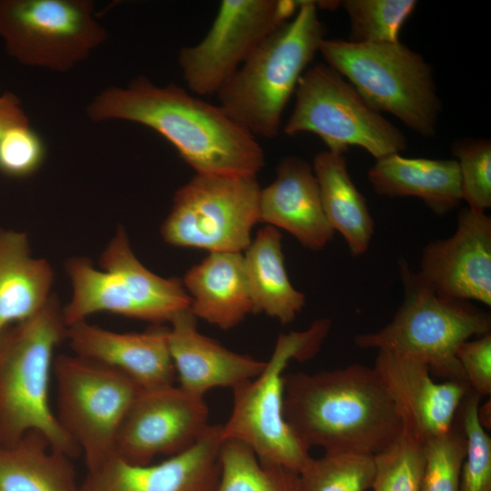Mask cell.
Returning <instances> with one entry per match:
<instances>
[{
    "label": "cell",
    "mask_w": 491,
    "mask_h": 491,
    "mask_svg": "<svg viewBox=\"0 0 491 491\" xmlns=\"http://www.w3.org/2000/svg\"><path fill=\"white\" fill-rule=\"evenodd\" d=\"M373 491H422L424 440L406 425L399 436L374 456Z\"/></svg>",
    "instance_id": "obj_30"
},
{
    "label": "cell",
    "mask_w": 491,
    "mask_h": 491,
    "mask_svg": "<svg viewBox=\"0 0 491 491\" xmlns=\"http://www.w3.org/2000/svg\"><path fill=\"white\" fill-rule=\"evenodd\" d=\"M300 0H223L204 38L178 65L192 93L216 95L255 50L296 13Z\"/></svg>",
    "instance_id": "obj_13"
},
{
    "label": "cell",
    "mask_w": 491,
    "mask_h": 491,
    "mask_svg": "<svg viewBox=\"0 0 491 491\" xmlns=\"http://www.w3.org/2000/svg\"><path fill=\"white\" fill-rule=\"evenodd\" d=\"M41 136L29 124L9 129L0 139V173L24 178L35 173L45 158Z\"/></svg>",
    "instance_id": "obj_34"
},
{
    "label": "cell",
    "mask_w": 491,
    "mask_h": 491,
    "mask_svg": "<svg viewBox=\"0 0 491 491\" xmlns=\"http://www.w3.org/2000/svg\"><path fill=\"white\" fill-rule=\"evenodd\" d=\"M326 27L316 1L271 34L216 94L218 105L254 136L273 139L298 81L319 51Z\"/></svg>",
    "instance_id": "obj_4"
},
{
    "label": "cell",
    "mask_w": 491,
    "mask_h": 491,
    "mask_svg": "<svg viewBox=\"0 0 491 491\" xmlns=\"http://www.w3.org/2000/svg\"><path fill=\"white\" fill-rule=\"evenodd\" d=\"M29 124L19 98L11 92L0 95V139L12 127Z\"/></svg>",
    "instance_id": "obj_36"
},
{
    "label": "cell",
    "mask_w": 491,
    "mask_h": 491,
    "mask_svg": "<svg viewBox=\"0 0 491 491\" xmlns=\"http://www.w3.org/2000/svg\"><path fill=\"white\" fill-rule=\"evenodd\" d=\"M456 357L471 390L482 396L491 394V332L462 343Z\"/></svg>",
    "instance_id": "obj_35"
},
{
    "label": "cell",
    "mask_w": 491,
    "mask_h": 491,
    "mask_svg": "<svg viewBox=\"0 0 491 491\" xmlns=\"http://www.w3.org/2000/svg\"><path fill=\"white\" fill-rule=\"evenodd\" d=\"M53 370L56 417L88 471L95 469L115 455L120 426L142 388L119 370L77 355L57 356Z\"/></svg>",
    "instance_id": "obj_11"
},
{
    "label": "cell",
    "mask_w": 491,
    "mask_h": 491,
    "mask_svg": "<svg viewBox=\"0 0 491 491\" xmlns=\"http://www.w3.org/2000/svg\"><path fill=\"white\" fill-rule=\"evenodd\" d=\"M318 53L376 110L422 136L436 135L442 103L433 67L422 55L400 41L356 44L326 38Z\"/></svg>",
    "instance_id": "obj_7"
},
{
    "label": "cell",
    "mask_w": 491,
    "mask_h": 491,
    "mask_svg": "<svg viewBox=\"0 0 491 491\" xmlns=\"http://www.w3.org/2000/svg\"><path fill=\"white\" fill-rule=\"evenodd\" d=\"M224 443L210 425L189 448L157 464L135 465L115 455L89 470L81 491H215Z\"/></svg>",
    "instance_id": "obj_16"
},
{
    "label": "cell",
    "mask_w": 491,
    "mask_h": 491,
    "mask_svg": "<svg viewBox=\"0 0 491 491\" xmlns=\"http://www.w3.org/2000/svg\"><path fill=\"white\" fill-rule=\"evenodd\" d=\"M100 264L104 271L83 258L67 262L73 286L72 298L63 310L67 326L100 312L161 325L190 308L183 282L148 270L133 253L123 228L102 254Z\"/></svg>",
    "instance_id": "obj_8"
},
{
    "label": "cell",
    "mask_w": 491,
    "mask_h": 491,
    "mask_svg": "<svg viewBox=\"0 0 491 491\" xmlns=\"http://www.w3.org/2000/svg\"><path fill=\"white\" fill-rule=\"evenodd\" d=\"M95 122L125 120L165 137L199 175H256L265 155L256 136L218 105L169 84L157 86L145 76L126 87L112 86L88 105Z\"/></svg>",
    "instance_id": "obj_1"
},
{
    "label": "cell",
    "mask_w": 491,
    "mask_h": 491,
    "mask_svg": "<svg viewBox=\"0 0 491 491\" xmlns=\"http://www.w3.org/2000/svg\"><path fill=\"white\" fill-rule=\"evenodd\" d=\"M399 272L400 307L381 329L356 336V346L416 359L445 381L467 383L456 352L465 341L491 332L490 315L471 302L439 296L404 259Z\"/></svg>",
    "instance_id": "obj_5"
},
{
    "label": "cell",
    "mask_w": 491,
    "mask_h": 491,
    "mask_svg": "<svg viewBox=\"0 0 491 491\" xmlns=\"http://www.w3.org/2000/svg\"><path fill=\"white\" fill-rule=\"evenodd\" d=\"M0 37L10 56L65 72L106 39L87 0H0Z\"/></svg>",
    "instance_id": "obj_12"
},
{
    "label": "cell",
    "mask_w": 491,
    "mask_h": 491,
    "mask_svg": "<svg viewBox=\"0 0 491 491\" xmlns=\"http://www.w3.org/2000/svg\"><path fill=\"white\" fill-rule=\"evenodd\" d=\"M196 321L187 309L178 313L168 327L169 350L180 388L204 397L215 387L233 389L264 370L266 361L225 348L202 335Z\"/></svg>",
    "instance_id": "obj_19"
},
{
    "label": "cell",
    "mask_w": 491,
    "mask_h": 491,
    "mask_svg": "<svg viewBox=\"0 0 491 491\" xmlns=\"http://www.w3.org/2000/svg\"><path fill=\"white\" fill-rule=\"evenodd\" d=\"M330 328L331 321L321 318L306 330L279 335L264 370L233 388V408L222 426L224 441L244 444L263 463L301 472L312 456L285 418L284 371L292 360L316 356Z\"/></svg>",
    "instance_id": "obj_6"
},
{
    "label": "cell",
    "mask_w": 491,
    "mask_h": 491,
    "mask_svg": "<svg viewBox=\"0 0 491 491\" xmlns=\"http://www.w3.org/2000/svg\"><path fill=\"white\" fill-rule=\"evenodd\" d=\"M452 151L460 172L462 200L467 203L468 208L486 212L491 206L490 140H457Z\"/></svg>",
    "instance_id": "obj_33"
},
{
    "label": "cell",
    "mask_w": 491,
    "mask_h": 491,
    "mask_svg": "<svg viewBox=\"0 0 491 491\" xmlns=\"http://www.w3.org/2000/svg\"><path fill=\"white\" fill-rule=\"evenodd\" d=\"M340 5L349 22V42L384 44L399 42L405 22L416 8V0H345Z\"/></svg>",
    "instance_id": "obj_29"
},
{
    "label": "cell",
    "mask_w": 491,
    "mask_h": 491,
    "mask_svg": "<svg viewBox=\"0 0 491 491\" xmlns=\"http://www.w3.org/2000/svg\"><path fill=\"white\" fill-rule=\"evenodd\" d=\"M53 278L48 262L31 256L26 234L0 229V335L45 306Z\"/></svg>",
    "instance_id": "obj_23"
},
{
    "label": "cell",
    "mask_w": 491,
    "mask_h": 491,
    "mask_svg": "<svg viewBox=\"0 0 491 491\" xmlns=\"http://www.w3.org/2000/svg\"><path fill=\"white\" fill-rule=\"evenodd\" d=\"M284 415L309 449L375 456L404 429V419L374 367L285 376Z\"/></svg>",
    "instance_id": "obj_2"
},
{
    "label": "cell",
    "mask_w": 491,
    "mask_h": 491,
    "mask_svg": "<svg viewBox=\"0 0 491 491\" xmlns=\"http://www.w3.org/2000/svg\"><path fill=\"white\" fill-rule=\"evenodd\" d=\"M480 402L470 390L457 413L466 439L459 491H491V438L478 416Z\"/></svg>",
    "instance_id": "obj_31"
},
{
    "label": "cell",
    "mask_w": 491,
    "mask_h": 491,
    "mask_svg": "<svg viewBox=\"0 0 491 491\" xmlns=\"http://www.w3.org/2000/svg\"><path fill=\"white\" fill-rule=\"evenodd\" d=\"M261 188L256 175L195 174L175 193L163 239L209 253L246 251L259 222Z\"/></svg>",
    "instance_id": "obj_10"
},
{
    "label": "cell",
    "mask_w": 491,
    "mask_h": 491,
    "mask_svg": "<svg viewBox=\"0 0 491 491\" xmlns=\"http://www.w3.org/2000/svg\"><path fill=\"white\" fill-rule=\"evenodd\" d=\"M326 219L346 240L350 254H365L372 241L375 223L365 196L354 184L344 154L318 153L312 165Z\"/></svg>",
    "instance_id": "obj_25"
},
{
    "label": "cell",
    "mask_w": 491,
    "mask_h": 491,
    "mask_svg": "<svg viewBox=\"0 0 491 491\" xmlns=\"http://www.w3.org/2000/svg\"><path fill=\"white\" fill-rule=\"evenodd\" d=\"M66 330L63 310L51 296L38 313L0 335L1 445L35 431L70 458L81 453L49 403L54 353L66 339Z\"/></svg>",
    "instance_id": "obj_3"
},
{
    "label": "cell",
    "mask_w": 491,
    "mask_h": 491,
    "mask_svg": "<svg viewBox=\"0 0 491 491\" xmlns=\"http://www.w3.org/2000/svg\"><path fill=\"white\" fill-rule=\"evenodd\" d=\"M215 491H300L298 473L261 462L242 443L224 441Z\"/></svg>",
    "instance_id": "obj_27"
},
{
    "label": "cell",
    "mask_w": 491,
    "mask_h": 491,
    "mask_svg": "<svg viewBox=\"0 0 491 491\" xmlns=\"http://www.w3.org/2000/svg\"><path fill=\"white\" fill-rule=\"evenodd\" d=\"M375 476L374 456L325 452L298 474L300 491H366Z\"/></svg>",
    "instance_id": "obj_28"
},
{
    "label": "cell",
    "mask_w": 491,
    "mask_h": 491,
    "mask_svg": "<svg viewBox=\"0 0 491 491\" xmlns=\"http://www.w3.org/2000/svg\"><path fill=\"white\" fill-rule=\"evenodd\" d=\"M374 369L398 407L404 424L424 441L449 432L471 390L466 382L436 383L422 362L377 351Z\"/></svg>",
    "instance_id": "obj_17"
},
{
    "label": "cell",
    "mask_w": 491,
    "mask_h": 491,
    "mask_svg": "<svg viewBox=\"0 0 491 491\" xmlns=\"http://www.w3.org/2000/svg\"><path fill=\"white\" fill-rule=\"evenodd\" d=\"M418 276L439 296L491 306V218L460 211L454 234L423 249Z\"/></svg>",
    "instance_id": "obj_15"
},
{
    "label": "cell",
    "mask_w": 491,
    "mask_h": 491,
    "mask_svg": "<svg viewBox=\"0 0 491 491\" xmlns=\"http://www.w3.org/2000/svg\"><path fill=\"white\" fill-rule=\"evenodd\" d=\"M182 282L191 299V313L223 330L253 313L242 253H209Z\"/></svg>",
    "instance_id": "obj_21"
},
{
    "label": "cell",
    "mask_w": 491,
    "mask_h": 491,
    "mask_svg": "<svg viewBox=\"0 0 491 491\" xmlns=\"http://www.w3.org/2000/svg\"><path fill=\"white\" fill-rule=\"evenodd\" d=\"M208 417L204 397L179 386L142 389L120 426L115 455L145 465L157 455L178 454L203 436L210 426Z\"/></svg>",
    "instance_id": "obj_14"
},
{
    "label": "cell",
    "mask_w": 491,
    "mask_h": 491,
    "mask_svg": "<svg viewBox=\"0 0 491 491\" xmlns=\"http://www.w3.org/2000/svg\"><path fill=\"white\" fill-rule=\"evenodd\" d=\"M0 491H81V486L70 457L31 431L13 444H0Z\"/></svg>",
    "instance_id": "obj_26"
},
{
    "label": "cell",
    "mask_w": 491,
    "mask_h": 491,
    "mask_svg": "<svg viewBox=\"0 0 491 491\" xmlns=\"http://www.w3.org/2000/svg\"><path fill=\"white\" fill-rule=\"evenodd\" d=\"M422 491H459L466 439L457 416L452 429L424 441Z\"/></svg>",
    "instance_id": "obj_32"
},
{
    "label": "cell",
    "mask_w": 491,
    "mask_h": 491,
    "mask_svg": "<svg viewBox=\"0 0 491 491\" xmlns=\"http://www.w3.org/2000/svg\"><path fill=\"white\" fill-rule=\"evenodd\" d=\"M294 95V108L283 128L287 135L311 133L330 152L345 154L349 146H359L376 160L406 148L404 133L326 63L307 67Z\"/></svg>",
    "instance_id": "obj_9"
},
{
    "label": "cell",
    "mask_w": 491,
    "mask_h": 491,
    "mask_svg": "<svg viewBox=\"0 0 491 491\" xmlns=\"http://www.w3.org/2000/svg\"><path fill=\"white\" fill-rule=\"evenodd\" d=\"M244 266L253 313L286 325L306 305V296L292 285L285 265L282 235L271 225L261 228L246 249Z\"/></svg>",
    "instance_id": "obj_24"
},
{
    "label": "cell",
    "mask_w": 491,
    "mask_h": 491,
    "mask_svg": "<svg viewBox=\"0 0 491 491\" xmlns=\"http://www.w3.org/2000/svg\"><path fill=\"white\" fill-rule=\"evenodd\" d=\"M66 339L75 355L119 370L142 389L174 386L168 327L156 325L141 333H117L84 320L67 326Z\"/></svg>",
    "instance_id": "obj_18"
},
{
    "label": "cell",
    "mask_w": 491,
    "mask_h": 491,
    "mask_svg": "<svg viewBox=\"0 0 491 491\" xmlns=\"http://www.w3.org/2000/svg\"><path fill=\"white\" fill-rule=\"evenodd\" d=\"M259 222L288 232L310 250H321L332 240L335 231L311 165L296 156L279 162L275 180L261 188Z\"/></svg>",
    "instance_id": "obj_20"
},
{
    "label": "cell",
    "mask_w": 491,
    "mask_h": 491,
    "mask_svg": "<svg viewBox=\"0 0 491 491\" xmlns=\"http://www.w3.org/2000/svg\"><path fill=\"white\" fill-rule=\"evenodd\" d=\"M374 191L389 197L420 198L435 214L445 215L462 201L461 177L456 159H430L390 155L368 171Z\"/></svg>",
    "instance_id": "obj_22"
}]
</instances>
